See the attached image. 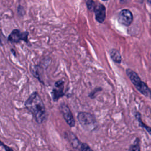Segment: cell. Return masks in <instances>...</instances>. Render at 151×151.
<instances>
[{
	"label": "cell",
	"instance_id": "cell-1",
	"mask_svg": "<svg viewBox=\"0 0 151 151\" xmlns=\"http://www.w3.org/2000/svg\"><path fill=\"white\" fill-rule=\"evenodd\" d=\"M26 109L32 114L37 123L41 124L45 119V105L39 95L35 91L27 99L25 103Z\"/></svg>",
	"mask_w": 151,
	"mask_h": 151
},
{
	"label": "cell",
	"instance_id": "cell-2",
	"mask_svg": "<svg viewBox=\"0 0 151 151\" xmlns=\"http://www.w3.org/2000/svg\"><path fill=\"white\" fill-rule=\"evenodd\" d=\"M126 73L136 89L143 95L147 97L151 98V90L145 83L142 81L138 74L133 70L127 68Z\"/></svg>",
	"mask_w": 151,
	"mask_h": 151
},
{
	"label": "cell",
	"instance_id": "cell-3",
	"mask_svg": "<svg viewBox=\"0 0 151 151\" xmlns=\"http://www.w3.org/2000/svg\"><path fill=\"white\" fill-rule=\"evenodd\" d=\"M77 119L80 124L86 129H93L96 127V119L93 115L86 111L79 112Z\"/></svg>",
	"mask_w": 151,
	"mask_h": 151
},
{
	"label": "cell",
	"instance_id": "cell-4",
	"mask_svg": "<svg viewBox=\"0 0 151 151\" xmlns=\"http://www.w3.org/2000/svg\"><path fill=\"white\" fill-rule=\"evenodd\" d=\"M60 110L66 123L70 127L74 126L76 124V121L68 106L64 103H62L60 104Z\"/></svg>",
	"mask_w": 151,
	"mask_h": 151
},
{
	"label": "cell",
	"instance_id": "cell-5",
	"mask_svg": "<svg viewBox=\"0 0 151 151\" xmlns=\"http://www.w3.org/2000/svg\"><path fill=\"white\" fill-rule=\"evenodd\" d=\"M28 32H21L18 29H14L8 37V40L12 42L17 43L21 41V40L25 41L26 42H28Z\"/></svg>",
	"mask_w": 151,
	"mask_h": 151
},
{
	"label": "cell",
	"instance_id": "cell-6",
	"mask_svg": "<svg viewBox=\"0 0 151 151\" xmlns=\"http://www.w3.org/2000/svg\"><path fill=\"white\" fill-rule=\"evenodd\" d=\"M133 19L132 13L127 9H122L120 12L118 17L119 22L125 26L130 25L133 21Z\"/></svg>",
	"mask_w": 151,
	"mask_h": 151
},
{
	"label": "cell",
	"instance_id": "cell-7",
	"mask_svg": "<svg viewBox=\"0 0 151 151\" xmlns=\"http://www.w3.org/2000/svg\"><path fill=\"white\" fill-rule=\"evenodd\" d=\"M64 95V81L60 80L55 83L54 87L52 89V96L53 100L56 101Z\"/></svg>",
	"mask_w": 151,
	"mask_h": 151
},
{
	"label": "cell",
	"instance_id": "cell-8",
	"mask_svg": "<svg viewBox=\"0 0 151 151\" xmlns=\"http://www.w3.org/2000/svg\"><path fill=\"white\" fill-rule=\"evenodd\" d=\"M94 11L96 14V20L100 23L103 22L106 18L105 6L102 4H99L95 6Z\"/></svg>",
	"mask_w": 151,
	"mask_h": 151
},
{
	"label": "cell",
	"instance_id": "cell-9",
	"mask_svg": "<svg viewBox=\"0 0 151 151\" xmlns=\"http://www.w3.org/2000/svg\"><path fill=\"white\" fill-rule=\"evenodd\" d=\"M110 57L113 61H114L115 63H120L122 61L121 55L119 51H117V50L112 49L110 51Z\"/></svg>",
	"mask_w": 151,
	"mask_h": 151
},
{
	"label": "cell",
	"instance_id": "cell-10",
	"mask_svg": "<svg viewBox=\"0 0 151 151\" xmlns=\"http://www.w3.org/2000/svg\"><path fill=\"white\" fill-rule=\"evenodd\" d=\"M135 116H136V119L137 120V121L139 122V126H141L142 127H143V129H145L151 136V127L148 126H146L145 123H143V122L142 121L140 114L139 112H136V114H135Z\"/></svg>",
	"mask_w": 151,
	"mask_h": 151
},
{
	"label": "cell",
	"instance_id": "cell-11",
	"mask_svg": "<svg viewBox=\"0 0 151 151\" xmlns=\"http://www.w3.org/2000/svg\"><path fill=\"white\" fill-rule=\"evenodd\" d=\"M140 140L138 138L134 141L133 143L132 144L129 149V151H140Z\"/></svg>",
	"mask_w": 151,
	"mask_h": 151
},
{
	"label": "cell",
	"instance_id": "cell-12",
	"mask_svg": "<svg viewBox=\"0 0 151 151\" xmlns=\"http://www.w3.org/2000/svg\"><path fill=\"white\" fill-rule=\"evenodd\" d=\"M70 134H67L68 138L70 139V141L71 143H72L73 147H77V146H78V144H79V141H78V140L77 139V138L76 136L74 137V138L73 139V136L74 134H73V133H71V132H70Z\"/></svg>",
	"mask_w": 151,
	"mask_h": 151
},
{
	"label": "cell",
	"instance_id": "cell-13",
	"mask_svg": "<svg viewBox=\"0 0 151 151\" xmlns=\"http://www.w3.org/2000/svg\"><path fill=\"white\" fill-rule=\"evenodd\" d=\"M87 8L89 10H90V11L94 10V8L96 6L93 0H87Z\"/></svg>",
	"mask_w": 151,
	"mask_h": 151
},
{
	"label": "cell",
	"instance_id": "cell-14",
	"mask_svg": "<svg viewBox=\"0 0 151 151\" xmlns=\"http://www.w3.org/2000/svg\"><path fill=\"white\" fill-rule=\"evenodd\" d=\"M81 151H93L92 149L86 143H83L81 145Z\"/></svg>",
	"mask_w": 151,
	"mask_h": 151
},
{
	"label": "cell",
	"instance_id": "cell-15",
	"mask_svg": "<svg viewBox=\"0 0 151 151\" xmlns=\"http://www.w3.org/2000/svg\"><path fill=\"white\" fill-rule=\"evenodd\" d=\"M0 146H2L5 148V151H14L13 149L11 147H9V146H8L7 145H5L3 142H2L1 141H0Z\"/></svg>",
	"mask_w": 151,
	"mask_h": 151
},
{
	"label": "cell",
	"instance_id": "cell-16",
	"mask_svg": "<svg viewBox=\"0 0 151 151\" xmlns=\"http://www.w3.org/2000/svg\"><path fill=\"white\" fill-rule=\"evenodd\" d=\"M120 1H123V2H124V1H126V0H120Z\"/></svg>",
	"mask_w": 151,
	"mask_h": 151
},
{
	"label": "cell",
	"instance_id": "cell-17",
	"mask_svg": "<svg viewBox=\"0 0 151 151\" xmlns=\"http://www.w3.org/2000/svg\"><path fill=\"white\" fill-rule=\"evenodd\" d=\"M69 151H74V150H69Z\"/></svg>",
	"mask_w": 151,
	"mask_h": 151
},
{
	"label": "cell",
	"instance_id": "cell-18",
	"mask_svg": "<svg viewBox=\"0 0 151 151\" xmlns=\"http://www.w3.org/2000/svg\"><path fill=\"white\" fill-rule=\"evenodd\" d=\"M103 1H107V0H103Z\"/></svg>",
	"mask_w": 151,
	"mask_h": 151
},
{
	"label": "cell",
	"instance_id": "cell-19",
	"mask_svg": "<svg viewBox=\"0 0 151 151\" xmlns=\"http://www.w3.org/2000/svg\"><path fill=\"white\" fill-rule=\"evenodd\" d=\"M150 2H151V1H150Z\"/></svg>",
	"mask_w": 151,
	"mask_h": 151
}]
</instances>
